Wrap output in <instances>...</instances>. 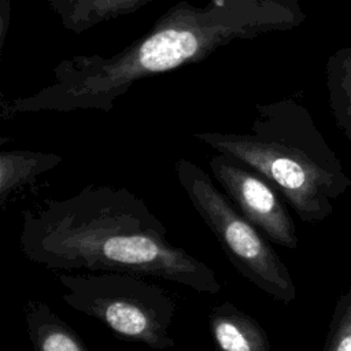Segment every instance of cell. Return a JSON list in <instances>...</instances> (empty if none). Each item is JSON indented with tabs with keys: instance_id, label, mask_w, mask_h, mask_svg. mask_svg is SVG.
<instances>
[{
	"instance_id": "cell-5",
	"label": "cell",
	"mask_w": 351,
	"mask_h": 351,
	"mask_svg": "<svg viewBox=\"0 0 351 351\" xmlns=\"http://www.w3.org/2000/svg\"><path fill=\"white\" fill-rule=\"evenodd\" d=\"M210 169L228 197L270 241L291 250L298 247L293 219L267 178L225 154L213 158Z\"/></svg>"
},
{
	"instance_id": "cell-4",
	"label": "cell",
	"mask_w": 351,
	"mask_h": 351,
	"mask_svg": "<svg viewBox=\"0 0 351 351\" xmlns=\"http://www.w3.org/2000/svg\"><path fill=\"white\" fill-rule=\"evenodd\" d=\"M213 144L267 178L303 221H317L326 215L335 176L307 152L267 140L229 138Z\"/></svg>"
},
{
	"instance_id": "cell-11",
	"label": "cell",
	"mask_w": 351,
	"mask_h": 351,
	"mask_svg": "<svg viewBox=\"0 0 351 351\" xmlns=\"http://www.w3.org/2000/svg\"><path fill=\"white\" fill-rule=\"evenodd\" d=\"M88 351H92V350H90V348H88Z\"/></svg>"
},
{
	"instance_id": "cell-1",
	"label": "cell",
	"mask_w": 351,
	"mask_h": 351,
	"mask_svg": "<svg viewBox=\"0 0 351 351\" xmlns=\"http://www.w3.org/2000/svg\"><path fill=\"white\" fill-rule=\"evenodd\" d=\"M19 248L47 270L119 271L222 289L217 273L169 240L166 225L123 186L92 182L64 199L47 197L21 215Z\"/></svg>"
},
{
	"instance_id": "cell-3",
	"label": "cell",
	"mask_w": 351,
	"mask_h": 351,
	"mask_svg": "<svg viewBox=\"0 0 351 351\" xmlns=\"http://www.w3.org/2000/svg\"><path fill=\"white\" fill-rule=\"evenodd\" d=\"M176 177L234 270L269 296L293 302L296 288L285 263L211 177L188 160L176 165Z\"/></svg>"
},
{
	"instance_id": "cell-7",
	"label": "cell",
	"mask_w": 351,
	"mask_h": 351,
	"mask_svg": "<svg viewBox=\"0 0 351 351\" xmlns=\"http://www.w3.org/2000/svg\"><path fill=\"white\" fill-rule=\"evenodd\" d=\"M23 317L33 351H85L86 343L48 303L29 299Z\"/></svg>"
},
{
	"instance_id": "cell-8",
	"label": "cell",
	"mask_w": 351,
	"mask_h": 351,
	"mask_svg": "<svg viewBox=\"0 0 351 351\" xmlns=\"http://www.w3.org/2000/svg\"><path fill=\"white\" fill-rule=\"evenodd\" d=\"M59 158L43 154L4 152L0 156V207L5 211L10 197L21 188L59 163Z\"/></svg>"
},
{
	"instance_id": "cell-2",
	"label": "cell",
	"mask_w": 351,
	"mask_h": 351,
	"mask_svg": "<svg viewBox=\"0 0 351 351\" xmlns=\"http://www.w3.org/2000/svg\"><path fill=\"white\" fill-rule=\"evenodd\" d=\"M58 280L63 287L64 304L100 321L117 339L156 351L176 346L169 329L177 303L158 284L143 276L119 271L59 273Z\"/></svg>"
},
{
	"instance_id": "cell-6",
	"label": "cell",
	"mask_w": 351,
	"mask_h": 351,
	"mask_svg": "<svg viewBox=\"0 0 351 351\" xmlns=\"http://www.w3.org/2000/svg\"><path fill=\"white\" fill-rule=\"evenodd\" d=\"M208 329L217 351H271L263 326L229 300L210 308Z\"/></svg>"
},
{
	"instance_id": "cell-10",
	"label": "cell",
	"mask_w": 351,
	"mask_h": 351,
	"mask_svg": "<svg viewBox=\"0 0 351 351\" xmlns=\"http://www.w3.org/2000/svg\"><path fill=\"white\" fill-rule=\"evenodd\" d=\"M326 351H351V303L337 322Z\"/></svg>"
},
{
	"instance_id": "cell-9",
	"label": "cell",
	"mask_w": 351,
	"mask_h": 351,
	"mask_svg": "<svg viewBox=\"0 0 351 351\" xmlns=\"http://www.w3.org/2000/svg\"><path fill=\"white\" fill-rule=\"evenodd\" d=\"M197 49V40L191 32L166 30L152 36L140 49L141 64L152 71L178 66Z\"/></svg>"
}]
</instances>
